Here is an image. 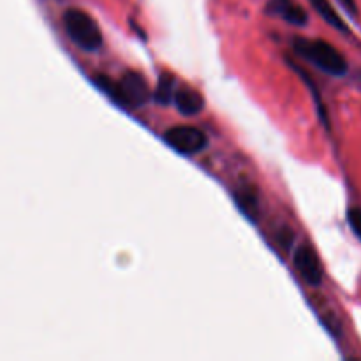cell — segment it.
Masks as SVG:
<instances>
[{
	"label": "cell",
	"instance_id": "6da1fadb",
	"mask_svg": "<svg viewBox=\"0 0 361 361\" xmlns=\"http://www.w3.org/2000/svg\"><path fill=\"white\" fill-rule=\"evenodd\" d=\"M293 48H295L296 55L305 59L307 62L314 63L317 69L330 74V76H344L348 73V60L330 42L321 41V39L298 37L293 41Z\"/></svg>",
	"mask_w": 361,
	"mask_h": 361
},
{
	"label": "cell",
	"instance_id": "7a4b0ae2",
	"mask_svg": "<svg viewBox=\"0 0 361 361\" xmlns=\"http://www.w3.org/2000/svg\"><path fill=\"white\" fill-rule=\"evenodd\" d=\"M62 20L67 35L78 48L88 53L101 49L102 32L90 14L81 9H67Z\"/></svg>",
	"mask_w": 361,
	"mask_h": 361
},
{
	"label": "cell",
	"instance_id": "3957f363",
	"mask_svg": "<svg viewBox=\"0 0 361 361\" xmlns=\"http://www.w3.org/2000/svg\"><path fill=\"white\" fill-rule=\"evenodd\" d=\"M164 141L178 154L196 155L208 147V137L203 130L190 126L171 127L164 133Z\"/></svg>",
	"mask_w": 361,
	"mask_h": 361
},
{
	"label": "cell",
	"instance_id": "277c9868",
	"mask_svg": "<svg viewBox=\"0 0 361 361\" xmlns=\"http://www.w3.org/2000/svg\"><path fill=\"white\" fill-rule=\"evenodd\" d=\"M120 87V106L126 108H140L152 99V90L147 80L136 71H127L118 81Z\"/></svg>",
	"mask_w": 361,
	"mask_h": 361
},
{
	"label": "cell",
	"instance_id": "5b68a950",
	"mask_svg": "<svg viewBox=\"0 0 361 361\" xmlns=\"http://www.w3.org/2000/svg\"><path fill=\"white\" fill-rule=\"evenodd\" d=\"M295 268L300 277L312 288L323 284V267L319 256L310 245H300L295 252Z\"/></svg>",
	"mask_w": 361,
	"mask_h": 361
},
{
	"label": "cell",
	"instance_id": "8992f818",
	"mask_svg": "<svg viewBox=\"0 0 361 361\" xmlns=\"http://www.w3.org/2000/svg\"><path fill=\"white\" fill-rule=\"evenodd\" d=\"M264 11L270 16L281 18L286 23L295 25V27H303L309 21L307 11L300 4H296L295 0H268Z\"/></svg>",
	"mask_w": 361,
	"mask_h": 361
},
{
	"label": "cell",
	"instance_id": "52a82bcc",
	"mask_svg": "<svg viewBox=\"0 0 361 361\" xmlns=\"http://www.w3.org/2000/svg\"><path fill=\"white\" fill-rule=\"evenodd\" d=\"M173 102H175V108L178 109L180 115L183 116H194L201 113V109L204 108L203 95L190 87L176 88Z\"/></svg>",
	"mask_w": 361,
	"mask_h": 361
},
{
	"label": "cell",
	"instance_id": "ba28073f",
	"mask_svg": "<svg viewBox=\"0 0 361 361\" xmlns=\"http://www.w3.org/2000/svg\"><path fill=\"white\" fill-rule=\"evenodd\" d=\"M235 201L240 210L243 212V215L256 222L257 214H259V201H257L256 190L252 187H240L235 192Z\"/></svg>",
	"mask_w": 361,
	"mask_h": 361
},
{
	"label": "cell",
	"instance_id": "9c48e42d",
	"mask_svg": "<svg viewBox=\"0 0 361 361\" xmlns=\"http://www.w3.org/2000/svg\"><path fill=\"white\" fill-rule=\"evenodd\" d=\"M309 2H310V6L316 9V13L319 14V16L323 18V20L326 21L330 27H334L335 30L342 32V34H349L348 25H345L344 20L338 16V13L334 9V6L330 4V0H309Z\"/></svg>",
	"mask_w": 361,
	"mask_h": 361
},
{
	"label": "cell",
	"instance_id": "30bf717a",
	"mask_svg": "<svg viewBox=\"0 0 361 361\" xmlns=\"http://www.w3.org/2000/svg\"><path fill=\"white\" fill-rule=\"evenodd\" d=\"M175 78L168 76V74H162L157 83V88L154 92L155 102L162 106L169 104L173 101V97H175Z\"/></svg>",
	"mask_w": 361,
	"mask_h": 361
},
{
	"label": "cell",
	"instance_id": "8fae6325",
	"mask_svg": "<svg viewBox=\"0 0 361 361\" xmlns=\"http://www.w3.org/2000/svg\"><path fill=\"white\" fill-rule=\"evenodd\" d=\"M94 83L101 88L102 92H106L109 99L120 104V87H118V81H113L111 78L104 76V74H95L94 76Z\"/></svg>",
	"mask_w": 361,
	"mask_h": 361
},
{
	"label": "cell",
	"instance_id": "7c38bea8",
	"mask_svg": "<svg viewBox=\"0 0 361 361\" xmlns=\"http://www.w3.org/2000/svg\"><path fill=\"white\" fill-rule=\"evenodd\" d=\"M348 221H349V226H351L353 233H355V235L361 240V210L360 208H353V210H349Z\"/></svg>",
	"mask_w": 361,
	"mask_h": 361
},
{
	"label": "cell",
	"instance_id": "4fadbf2b",
	"mask_svg": "<svg viewBox=\"0 0 361 361\" xmlns=\"http://www.w3.org/2000/svg\"><path fill=\"white\" fill-rule=\"evenodd\" d=\"M279 242H281V245L284 247V249H289V247L293 245V240H295V235H293V231L289 228H284L279 231Z\"/></svg>",
	"mask_w": 361,
	"mask_h": 361
},
{
	"label": "cell",
	"instance_id": "5bb4252c",
	"mask_svg": "<svg viewBox=\"0 0 361 361\" xmlns=\"http://www.w3.org/2000/svg\"><path fill=\"white\" fill-rule=\"evenodd\" d=\"M338 2H341V6L344 7L349 14L358 16V4H356V0H338Z\"/></svg>",
	"mask_w": 361,
	"mask_h": 361
}]
</instances>
